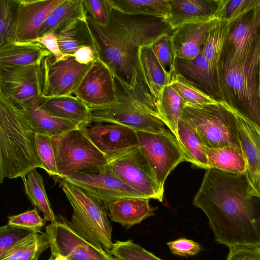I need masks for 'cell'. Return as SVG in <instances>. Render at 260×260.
Instances as JSON below:
<instances>
[{"instance_id": "1", "label": "cell", "mask_w": 260, "mask_h": 260, "mask_svg": "<svg viewBox=\"0 0 260 260\" xmlns=\"http://www.w3.org/2000/svg\"><path fill=\"white\" fill-rule=\"evenodd\" d=\"M193 205L207 216L217 243L260 246V193L246 172L206 169Z\"/></svg>"}, {"instance_id": "2", "label": "cell", "mask_w": 260, "mask_h": 260, "mask_svg": "<svg viewBox=\"0 0 260 260\" xmlns=\"http://www.w3.org/2000/svg\"><path fill=\"white\" fill-rule=\"evenodd\" d=\"M87 20L99 46V58L114 76L131 87L147 89L140 73L138 50L171 35L173 29L168 22L152 16L126 14L114 8L107 26L87 16Z\"/></svg>"}, {"instance_id": "3", "label": "cell", "mask_w": 260, "mask_h": 260, "mask_svg": "<svg viewBox=\"0 0 260 260\" xmlns=\"http://www.w3.org/2000/svg\"><path fill=\"white\" fill-rule=\"evenodd\" d=\"M36 133L23 110L0 92V183L43 169Z\"/></svg>"}, {"instance_id": "4", "label": "cell", "mask_w": 260, "mask_h": 260, "mask_svg": "<svg viewBox=\"0 0 260 260\" xmlns=\"http://www.w3.org/2000/svg\"><path fill=\"white\" fill-rule=\"evenodd\" d=\"M115 79L117 101L104 107L90 109L91 122L119 124L136 132L165 131L164 119L150 93L131 87L115 77Z\"/></svg>"}, {"instance_id": "5", "label": "cell", "mask_w": 260, "mask_h": 260, "mask_svg": "<svg viewBox=\"0 0 260 260\" xmlns=\"http://www.w3.org/2000/svg\"><path fill=\"white\" fill-rule=\"evenodd\" d=\"M259 61L260 46L243 63L221 61L217 77L223 101L260 128Z\"/></svg>"}, {"instance_id": "6", "label": "cell", "mask_w": 260, "mask_h": 260, "mask_svg": "<svg viewBox=\"0 0 260 260\" xmlns=\"http://www.w3.org/2000/svg\"><path fill=\"white\" fill-rule=\"evenodd\" d=\"M59 183L73 210L69 225L79 235L109 253L113 243L112 228L107 217V205L64 180Z\"/></svg>"}, {"instance_id": "7", "label": "cell", "mask_w": 260, "mask_h": 260, "mask_svg": "<svg viewBox=\"0 0 260 260\" xmlns=\"http://www.w3.org/2000/svg\"><path fill=\"white\" fill-rule=\"evenodd\" d=\"M180 118L197 131L206 147L232 146L243 152L236 110L226 102L185 106Z\"/></svg>"}, {"instance_id": "8", "label": "cell", "mask_w": 260, "mask_h": 260, "mask_svg": "<svg viewBox=\"0 0 260 260\" xmlns=\"http://www.w3.org/2000/svg\"><path fill=\"white\" fill-rule=\"evenodd\" d=\"M86 126L51 138L59 178L85 169L106 166L109 158L89 138Z\"/></svg>"}, {"instance_id": "9", "label": "cell", "mask_w": 260, "mask_h": 260, "mask_svg": "<svg viewBox=\"0 0 260 260\" xmlns=\"http://www.w3.org/2000/svg\"><path fill=\"white\" fill-rule=\"evenodd\" d=\"M107 166L123 182L149 199L162 202L164 188L157 182L139 146L110 158Z\"/></svg>"}, {"instance_id": "10", "label": "cell", "mask_w": 260, "mask_h": 260, "mask_svg": "<svg viewBox=\"0 0 260 260\" xmlns=\"http://www.w3.org/2000/svg\"><path fill=\"white\" fill-rule=\"evenodd\" d=\"M139 147L149 164L157 183L164 188L165 180L175 168L185 161L176 137L166 129L160 133L137 131Z\"/></svg>"}, {"instance_id": "11", "label": "cell", "mask_w": 260, "mask_h": 260, "mask_svg": "<svg viewBox=\"0 0 260 260\" xmlns=\"http://www.w3.org/2000/svg\"><path fill=\"white\" fill-rule=\"evenodd\" d=\"M42 87L41 64H0V92L21 109L40 104L44 98Z\"/></svg>"}, {"instance_id": "12", "label": "cell", "mask_w": 260, "mask_h": 260, "mask_svg": "<svg viewBox=\"0 0 260 260\" xmlns=\"http://www.w3.org/2000/svg\"><path fill=\"white\" fill-rule=\"evenodd\" d=\"M61 180L75 185L87 194L102 201L107 206L111 202L122 198H148L123 182L107 165L72 173L59 181Z\"/></svg>"}, {"instance_id": "13", "label": "cell", "mask_w": 260, "mask_h": 260, "mask_svg": "<svg viewBox=\"0 0 260 260\" xmlns=\"http://www.w3.org/2000/svg\"><path fill=\"white\" fill-rule=\"evenodd\" d=\"M259 46L260 0L245 14L231 23L220 62L243 63Z\"/></svg>"}, {"instance_id": "14", "label": "cell", "mask_w": 260, "mask_h": 260, "mask_svg": "<svg viewBox=\"0 0 260 260\" xmlns=\"http://www.w3.org/2000/svg\"><path fill=\"white\" fill-rule=\"evenodd\" d=\"M91 63L77 62L73 56L57 61L53 55L45 57L41 63L43 97L45 98L74 94Z\"/></svg>"}, {"instance_id": "15", "label": "cell", "mask_w": 260, "mask_h": 260, "mask_svg": "<svg viewBox=\"0 0 260 260\" xmlns=\"http://www.w3.org/2000/svg\"><path fill=\"white\" fill-rule=\"evenodd\" d=\"M51 222L46 227L51 252L60 254L68 260H114L113 256L79 235L67 220Z\"/></svg>"}, {"instance_id": "16", "label": "cell", "mask_w": 260, "mask_h": 260, "mask_svg": "<svg viewBox=\"0 0 260 260\" xmlns=\"http://www.w3.org/2000/svg\"><path fill=\"white\" fill-rule=\"evenodd\" d=\"M74 94L89 109L116 102L117 92L114 74L99 58L92 63Z\"/></svg>"}, {"instance_id": "17", "label": "cell", "mask_w": 260, "mask_h": 260, "mask_svg": "<svg viewBox=\"0 0 260 260\" xmlns=\"http://www.w3.org/2000/svg\"><path fill=\"white\" fill-rule=\"evenodd\" d=\"M64 0H17L15 40L34 41L49 14Z\"/></svg>"}, {"instance_id": "18", "label": "cell", "mask_w": 260, "mask_h": 260, "mask_svg": "<svg viewBox=\"0 0 260 260\" xmlns=\"http://www.w3.org/2000/svg\"><path fill=\"white\" fill-rule=\"evenodd\" d=\"M86 127L87 134L96 147L109 159L139 145L137 132L125 126L110 123Z\"/></svg>"}, {"instance_id": "19", "label": "cell", "mask_w": 260, "mask_h": 260, "mask_svg": "<svg viewBox=\"0 0 260 260\" xmlns=\"http://www.w3.org/2000/svg\"><path fill=\"white\" fill-rule=\"evenodd\" d=\"M226 0H171L166 21L174 30L187 23L207 21L217 16Z\"/></svg>"}, {"instance_id": "20", "label": "cell", "mask_w": 260, "mask_h": 260, "mask_svg": "<svg viewBox=\"0 0 260 260\" xmlns=\"http://www.w3.org/2000/svg\"><path fill=\"white\" fill-rule=\"evenodd\" d=\"M174 72L183 76L216 101L224 102L218 78L212 71L202 49L192 59L175 58Z\"/></svg>"}, {"instance_id": "21", "label": "cell", "mask_w": 260, "mask_h": 260, "mask_svg": "<svg viewBox=\"0 0 260 260\" xmlns=\"http://www.w3.org/2000/svg\"><path fill=\"white\" fill-rule=\"evenodd\" d=\"M220 16L196 23L183 24L170 36L175 58L192 59L201 52L207 35Z\"/></svg>"}, {"instance_id": "22", "label": "cell", "mask_w": 260, "mask_h": 260, "mask_svg": "<svg viewBox=\"0 0 260 260\" xmlns=\"http://www.w3.org/2000/svg\"><path fill=\"white\" fill-rule=\"evenodd\" d=\"M242 150L247 162L246 174L260 193V128L236 110Z\"/></svg>"}, {"instance_id": "23", "label": "cell", "mask_w": 260, "mask_h": 260, "mask_svg": "<svg viewBox=\"0 0 260 260\" xmlns=\"http://www.w3.org/2000/svg\"><path fill=\"white\" fill-rule=\"evenodd\" d=\"M53 32L56 36L61 52L66 56H73L83 47H90L100 52L99 45L87 18L70 20Z\"/></svg>"}, {"instance_id": "24", "label": "cell", "mask_w": 260, "mask_h": 260, "mask_svg": "<svg viewBox=\"0 0 260 260\" xmlns=\"http://www.w3.org/2000/svg\"><path fill=\"white\" fill-rule=\"evenodd\" d=\"M52 53L41 43L9 41L0 44V64L23 67L41 64L43 59Z\"/></svg>"}, {"instance_id": "25", "label": "cell", "mask_w": 260, "mask_h": 260, "mask_svg": "<svg viewBox=\"0 0 260 260\" xmlns=\"http://www.w3.org/2000/svg\"><path fill=\"white\" fill-rule=\"evenodd\" d=\"M138 56L142 79L158 108L162 91L170 84L172 76L162 68L150 46H141Z\"/></svg>"}, {"instance_id": "26", "label": "cell", "mask_w": 260, "mask_h": 260, "mask_svg": "<svg viewBox=\"0 0 260 260\" xmlns=\"http://www.w3.org/2000/svg\"><path fill=\"white\" fill-rule=\"evenodd\" d=\"M149 199L125 198L107 205L110 219L127 229L140 223L145 218L154 215L155 208L151 206Z\"/></svg>"}, {"instance_id": "27", "label": "cell", "mask_w": 260, "mask_h": 260, "mask_svg": "<svg viewBox=\"0 0 260 260\" xmlns=\"http://www.w3.org/2000/svg\"><path fill=\"white\" fill-rule=\"evenodd\" d=\"M39 106L53 116L77 122L82 126L92 122L89 108L73 94L44 98Z\"/></svg>"}, {"instance_id": "28", "label": "cell", "mask_w": 260, "mask_h": 260, "mask_svg": "<svg viewBox=\"0 0 260 260\" xmlns=\"http://www.w3.org/2000/svg\"><path fill=\"white\" fill-rule=\"evenodd\" d=\"M22 110L36 134L52 138L79 127H82L77 122L49 114L42 110L39 104H36Z\"/></svg>"}, {"instance_id": "29", "label": "cell", "mask_w": 260, "mask_h": 260, "mask_svg": "<svg viewBox=\"0 0 260 260\" xmlns=\"http://www.w3.org/2000/svg\"><path fill=\"white\" fill-rule=\"evenodd\" d=\"M176 138L185 161L206 170L209 168L206 145L197 131L181 118L178 121Z\"/></svg>"}, {"instance_id": "30", "label": "cell", "mask_w": 260, "mask_h": 260, "mask_svg": "<svg viewBox=\"0 0 260 260\" xmlns=\"http://www.w3.org/2000/svg\"><path fill=\"white\" fill-rule=\"evenodd\" d=\"M230 28L231 23L229 20L221 16L219 17L208 31L202 48L212 71L217 78L219 64Z\"/></svg>"}, {"instance_id": "31", "label": "cell", "mask_w": 260, "mask_h": 260, "mask_svg": "<svg viewBox=\"0 0 260 260\" xmlns=\"http://www.w3.org/2000/svg\"><path fill=\"white\" fill-rule=\"evenodd\" d=\"M206 150L209 168L234 173L246 172V160L240 150L232 146L206 147Z\"/></svg>"}, {"instance_id": "32", "label": "cell", "mask_w": 260, "mask_h": 260, "mask_svg": "<svg viewBox=\"0 0 260 260\" xmlns=\"http://www.w3.org/2000/svg\"><path fill=\"white\" fill-rule=\"evenodd\" d=\"M50 248L46 233L35 232L14 245L0 258V260H38Z\"/></svg>"}, {"instance_id": "33", "label": "cell", "mask_w": 260, "mask_h": 260, "mask_svg": "<svg viewBox=\"0 0 260 260\" xmlns=\"http://www.w3.org/2000/svg\"><path fill=\"white\" fill-rule=\"evenodd\" d=\"M112 8L130 15H144L165 19L170 14L171 0H109Z\"/></svg>"}, {"instance_id": "34", "label": "cell", "mask_w": 260, "mask_h": 260, "mask_svg": "<svg viewBox=\"0 0 260 260\" xmlns=\"http://www.w3.org/2000/svg\"><path fill=\"white\" fill-rule=\"evenodd\" d=\"M86 18L82 0H64L47 16L40 28L39 37L53 32L70 20Z\"/></svg>"}, {"instance_id": "35", "label": "cell", "mask_w": 260, "mask_h": 260, "mask_svg": "<svg viewBox=\"0 0 260 260\" xmlns=\"http://www.w3.org/2000/svg\"><path fill=\"white\" fill-rule=\"evenodd\" d=\"M22 179L25 194L31 204L42 213L45 220L55 222L57 219L47 196L42 176L35 169Z\"/></svg>"}, {"instance_id": "36", "label": "cell", "mask_w": 260, "mask_h": 260, "mask_svg": "<svg viewBox=\"0 0 260 260\" xmlns=\"http://www.w3.org/2000/svg\"><path fill=\"white\" fill-rule=\"evenodd\" d=\"M184 104L177 91L170 85L164 89L158 109L167 126L176 137L177 136L178 121Z\"/></svg>"}, {"instance_id": "37", "label": "cell", "mask_w": 260, "mask_h": 260, "mask_svg": "<svg viewBox=\"0 0 260 260\" xmlns=\"http://www.w3.org/2000/svg\"><path fill=\"white\" fill-rule=\"evenodd\" d=\"M170 85L178 93L184 106L203 105L218 102L179 74L174 72Z\"/></svg>"}, {"instance_id": "38", "label": "cell", "mask_w": 260, "mask_h": 260, "mask_svg": "<svg viewBox=\"0 0 260 260\" xmlns=\"http://www.w3.org/2000/svg\"><path fill=\"white\" fill-rule=\"evenodd\" d=\"M109 254L117 260H162L132 240L116 241Z\"/></svg>"}, {"instance_id": "39", "label": "cell", "mask_w": 260, "mask_h": 260, "mask_svg": "<svg viewBox=\"0 0 260 260\" xmlns=\"http://www.w3.org/2000/svg\"><path fill=\"white\" fill-rule=\"evenodd\" d=\"M17 0H0V44L15 40Z\"/></svg>"}, {"instance_id": "40", "label": "cell", "mask_w": 260, "mask_h": 260, "mask_svg": "<svg viewBox=\"0 0 260 260\" xmlns=\"http://www.w3.org/2000/svg\"><path fill=\"white\" fill-rule=\"evenodd\" d=\"M36 143L38 153L44 169L56 181L59 178L51 137L36 134Z\"/></svg>"}, {"instance_id": "41", "label": "cell", "mask_w": 260, "mask_h": 260, "mask_svg": "<svg viewBox=\"0 0 260 260\" xmlns=\"http://www.w3.org/2000/svg\"><path fill=\"white\" fill-rule=\"evenodd\" d=\"M171 35L162 36L151 47L162 68L172 76L174 72L175 56L170 39Z\"/></svg>"}, {"instance_id": "42", "label": "cell", "mask_w": 260, "mask_h": 260, "mask_svg": "<svg viewBox=\"0 0 260 260\" xmlns=\"http://www.w3.org/2000/svg\"><path fill=\"white\" fill-rule=\"evenodd\" d=\"M87 16L98 23L107 26L111 17L113 8L109 0H82Z\"/></svg>"}, {"instance_id": "43", "label": "cell", "mask_w": 260, "mask_h": 260, "mask_svg": "<svg viewBox=\"0 0 260 260\" xmlns=\"http://www.w3.org/2000/svg\"><path fill=\"white\" fill-rule=\"evenodd\" d=\"M45 223L46 220L39 214L37 208L8 217V224L37 233H42Z\"/></svg>"}, {"instance_id": "44", "label": "cell", "mask_w": 260, "mask_h": 260, "mask_svg": "<svg viewBox=\"0 0 260 260\" xmlns=\"http://www.w3.org/2000/svg\"><path fill=\"white\" fill-rule=\"evenodd\" d=\"M35 233L7 224L0 228V258L14 245Z\"/></svg>"}, {"instance_id": "45", "label": "cell", "mask_w": 260, "mask_h": 260, "mask_svg": "<svg viewBox=\"0 0 260 260\" xmlns=\"http://www.w3.org/2000/svg\"><path fill=\"white\" fill-rule=\"evenodd\" d=\"M259 0H226L221 17L232 23L253 8Z\"/></svg>"}, {"instance_id": "46", "label": "cell", "mask_w": 260, "mask_h": 260, "mask_svg": "<svg viewBox=\"0 0 260 260\" xmlns=\"http://www.w3.org/2000/svg\"><path fill=\"white\" fill-rule=\"evenodd\" d=\"M167 245L173 254L181 256H192L198 254L202 250L200 243L184 238L169 242Z\"/></svg>"}, {"instance_id": "47", "label": "cell", "mask_w": 260, "mask_h": 260, "mask_svg": "<svg viewBox=\"0 0 260 260\" xmlns=\"http://www.w3.org/2000/svg\"><path fill=\"white\" fill-rule=\"evenodd\" d=\"M229 249L225 260H260V246H238Z\"/></svg>"}, {"instance_id": "48", "label": "cell", "mask_w": 260, "mask_h": 260, "mask_svg": "<svg viewBox=\"0 0 260 260\" xmlns=\"http://www.w3.org/2000/svg\"><path fill=\"white\" fill-rule=\"evenodd\" d=\"M34 41L39 42L45 47L52 53L56 61L64 59L69 56L64 55L61 52L56 36L53 32L39 37Z\"/></svg>"}, {"instance_id": "49", "label": "cell", "mask_w": 260, "mask_h": 260, "mask_svg": "<svg viewBox=\"0 0 260 260\" xmlns=\"http://www.w3.org/2000/svg\"><path fill=\"white\" fill-rule=\"evenodd\" d=\"M76 61L80 63L88 64L99 59V53L90 47H83L73 55Z\"/></svg>"}, {"instance_id": "50", "label": "cell", "mask_w": 260, "mask_h": 260, "mask_svg": "<svg viewBox=\"0 0 260 260\" xmlns=\"http://www.w3.org/2000/svg\"><path fill=\"white\" fill-rule=\"evenodd\" d=\"M51 254L54 256L55 260H68L66 258H65L63 256L59 253L54 252H51Z\"/></svg>"}, {"instance_id": "51", "label": "cell", "mask_w": 260, "mask_h": 260, "mask_svg": "<svg viewBox=\"0 0 260 260\" xmlns=\"http://www.w3.org/2000/svg\"><path fill=\"white\" fill-rule=\"evenodd\" d=\"M257 84H258V92L259 100L260 101V61L258 67V78H257Z\"/></svg>"}, {"instance_id": "52", "label": "cell", "mask_w": 260, "mask_h": 260, "mask_svg": "<svg viewBox=\"0 0 260 260\" xmlns=\"http://www.w3.org/2000/svg\"><path fill=\"white\" fill-rule=\"evenodd\" d=\"M47 260H55L54 257L53 255H51L50 257L47 259Z\"/></svg>"}, {"instance_id": "53", "label": "cell", "mask_w": 260, "mask_h": 260, "mask_svg": "<svg viewBox=\"0 0 260 260\" xmlns=\"http://www.w3.org/2000/svg\"><path fill=\"white\" fill-rule=\"evenodd\" d=\"M113 259H114V260H117V259H116V258H115V257H114L113 256Z\"/></svg>"}]
</instances>
